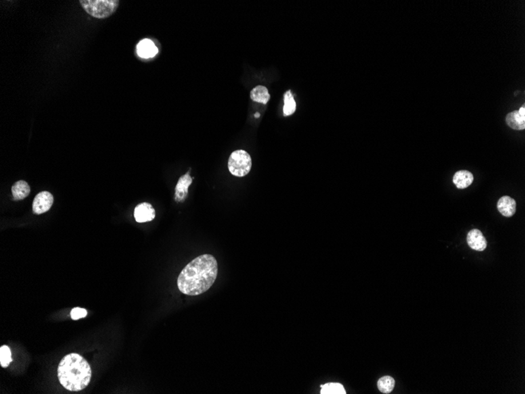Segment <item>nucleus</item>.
<instances>
[{"label": "nucleus", "instance_id": "nucleus-1", "mask_svg": "<svg viewBox=\"0 0 525 394\" xmlns=\"http://www.w3.org/2000/svg\"><path fill=\"white\" fill-rule=\"evenodd\" d=\"M217 276L216 259L211 254L201 255L183 269L178 277V288L184 295L197 296L210 289Z\"/></svg>", "mask_w": 525, "mask_h": 394}, {"label": "nucleus", "instance_id": "nucleus-2", "mask_svg": "<svg viewBox=\"0 0 525 394\" xmlns=\"http://www.w3.org/2000/svg\"><path fill=\"white\" fill-rule=\"evenodd\" d=\"M90 364L81 355L68 354L57 367V378L64 388L72 392L83 391L92 380Z\"/></svg>", "mask_w": 525, "mask_h": 394}, {"label": "nucleus", "instance_id": "nucleus-3", "mask_svg": "<svg viewBox=\"0 0 525 394\" xmlns=\"http://www.w3.org/2000/svg\"><path fill=\"white\" fill-rule=\"evenodd\" d=\"M81 6L89 15L105 19L114 14L119 6L118 0H81Z\"/></svg>", "mask_w": 525, "mask_h": 394}, {"label": "nucleus", "instance_id": "nucleus-4", "mask_svg": "<svg viewBox=\"0 0 525 394\" xmlns=\"http://www.w3.org/2000/svg\"><path fill=\"white\" fill-rule=\"evenodd\" d=\"M251 168L252 159L246 151L239 149L231 153L228 160V169L231 174L238 177H243L250 172Z\"/></svg>", "mask_w": 525, "mask_h": 394}, {"label": "nucleus", "instance_id": "nucleus-5", "mask_svg": "<svg viewBox=\"0 0 525 394\" xmlns=\"http://www.w3.org/2000/svg\"><path fill=\"white\" fill-rule=\"evenodd\" d=\"M54 203V197L50 192H42L35 197L33 203V211L35 214H43L50 210Z\"/></svg>", "mask_w": 525, "mask_h": 394}, {"label": "nucleus", "instance_id": "nucleus-6", "mask_svg": "<svg viewBox=\"0 0 525 394\" xmlns=\"http://www.w3.org/2000/svg\"><path fill=\"white\" fill-rule=\"evenodd\" d=\"M134 216L138 223L149 222L155 218L156 212L151 204L143 202L136 207Z\"/></svg>", "mask_w": 525, "mask_h": 394}, {"label": "nucleus", "instance_id": "nucleus-7", "mask_svg": "<svg viewBox=\"0 0 525 394\" xmlns=\"http://www.w3.org/2000/svg\"><path fill=\"white\" fill-rule=\"evenodd\" d=\"M467 243L471 249L483 251L487 248V240L479 230L473 229L467 236Z\"/></svg>", "mask_w": 525, "mask_h": 394}, {"label": "nucleus", "instance_id": "nucleus-8", "mask_svg": "<svg viewBox=\"0 0 525 394\" xmlns=\"http://www.w3.org/2000/svg\"><path fill=\"white\" fill-rule=\"evenodd\" d=\"M193 182V178L190 176V172L180 177L176 187L175 199L177 202H183L188 195V188Z\"/></svg>", "mask_w": 525, "mask_h": 394}, {"label": "nucleus", "instance_id": "nucleus-9", "mask_svg": "<svg viewBox=\"0 0 525 394\" xmlns=\"http://www.w3.org/2000/svg\"><path fill=\"white\" fill-rule=\"evenodd\" d=\"M517 204L513 197L510 196H503L500 197L497 203V209L502 216L506 217H511L516 212Z\"/></svg>", "mask_w": 525, "mask_h": 394}, {"label": "nucleus", "instance_id": "nucleus-10", "mask_svg": "<svg viewBox=\"0 0 525 394\" xmlns=\"http://www.w3.org/2000/svg\"><path fill=\"white\" fill-rule=\"evenodd\" d=\"M137 53L142 58H150L158 53V49L153 41L145 39L138 44Z\"/></svg>", "mask_w": 525, "mask_h": 394}, {"label": "nucleus", "instance_id": "nucleus-11", "mask_svg": "<svg viewBox=\"0 0 525 394\" xmlns=\"http://www.w3.org/2000/svg\"><path fill=\"white\" fill-rule=\"evenodd\" d=\"M474 175L466 170L458 171L454 175L453 183L458 189H466L474 182Z\"/></svg>", "mask_w": 525, "mask_h": 394}, {"label": "nucleus", "instance_id": "nucleus-12", "mask_svg": "<svg viewBox=\"0 0 525 394\" xmlns=\"http://www.w3.org/2000/svg\"><path fill=\"white\" fill-rule=\"evenodd\" d=\"M12 195L15 201L23 200L30 194L31 189L29 184L24 180H19L13 185L11 188Z\"/></svg>", "mask_w": 525, "mask_h": 394}, {"label": "nucleus", "instance_id": "nucleus-13", "mask_svg": "<svg viewBox=\"0 0 525 394\" xmlns=\"http://www.w3.org/2000/svg\"><path fill=\"white\" fill-rule=\"evenodd\" d=\"M506 122L514 130H524L525 128V117H522L518 110H514L506 115Z\"/></svg>", "mask_w": 525, "mask_h": 394}, {"label": "nucleus", "instance_id": "nucleus-14", "mask_svg": "<svg viewBox=\"0 0 525 394\" xmlns=\"http://www.w3.org/2000/svg\"><path fill=\"white\" fill-rule=\"evenodd\" d=\"M250 98L252 101H256V102L267 104L271 98V96L268 92V88L262 85H259L251 91Z\"/></svg>", "mask_w": 525, "mask_h": 394}, {"label": "nucleus", "instance_id": "nucleus-15", "mask_svg": "<svg viewBox=\"0 0 525 394\" xmlns=\"http://www.w3.org/2000/svg\"><path fill=\"white\" fill-rule=\"evenodd\" d=\"M296 101L292 96L291 91H287L284 95V107L283 113L285 117L290 116L296 111Z\"/></svg>", "mask_w": 525, "mask_h": 394}, {"label": "nucleus", "instance_id": "nucleus-16", "mask_svg": "<svg viewBox=\"0 0 525 394\" xmlns=\"http://www.w3.org/2000/svg\"><path fill=\"white\" fill-rule=\"evenodd\" d=\"M395 380L391 376H384L378 382V390L383 394H389L395 387Z\"/></svg>", "mask_w": 525, "mask_h": 394}, {"label": "nucleus", "instance_id": "nucleus-17", "mask_svg": "<svg viewBox=\"0 0 525 394\" xmlns=\"http://www.w3.org/2000/svg\"><path fill=\"white\" fill-rule=\"evenodd\" d=\"M322 394H345L344 387L340 383H327L322 386Z\"/></svg>", "mask_w": 525, "mask_h": 394}, {"label": "nucleus", "instance_id": "nucleus-18", "mask_svg": "<svg viewBox=\"0 0 525 394\" xmlns=\"http://www.w3.org/2000/svg\"><path fill=\"white\" fill-rule=\"evenodd\" d=\"M11 350L7 345L0 347V365L2 367H7L12 362Z\"/></svg>", "mask_w": 525, "mask_h": 394}, {"label": "nucleus", "instance_id": "nucleus-19", "mask_svg": "<svg viewBox=\"0 0 525 394\" xmlns=\"http://www.w3.org/2000/svg\"><path fill=\"white\" fill-rule=\"evenodd\" d=\"M88 315V311L82 308H74L70 312L71 318L73 320H78L82 318L86 317Z\"/></svg>", "mask_w": 525, "mask_h": 394}, {"label": "nucleus", "instance_id": "nucleus-20", "mask_svg": "<svg viewBox=\"0 0 525 394\" xmlns=\"http://www.w3.org/2000/svg\"><path fill=\"white\" fill-rule=\"evenodd\" d=\"M518 112H519L520 114L522 115V117H525V105H524L523 106H522V107L520 108V109H519V110H518Z\"/></svg>", "mask_w": 525, "mask_h": 394}, {"label": "nucleus", "instance_id": "nucleus-21", "mask_svg": "<svg viewBox=\"0 0 525 394\" xmlns=\"http://www.w3.org/2000/svg\"><path fill=\"white\" fill-rule=\"evenodd\" d=\"M255 117H256V118H258V117H260V113H256V114H255Z\"/></svg>", "mask_w": 525, "mask_h": 394}]
</instances>
